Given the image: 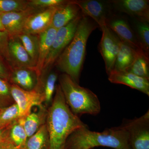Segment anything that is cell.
<instances>
[{
  "label": "cell",
  "mask_w": 149,
  "mask_h": 149,
  "mask_svg": "<svg viewBox=\"0 0 149 149\" xmlns=\"http://www.w3.org/2000/svg\"><path fill=\"white\" fill-rule=\"evenodd\" d=\"M47 110L46 125L49 137V149H65L67 140L75 130L88 127L74 114L68 105L59 84Z\"/></svg>",
  "instance_id": "6da1fadb"
},
{
  "label": "cell",
  "mask_w": 149,
  "mask_h": 149,
  "mask_svg": "<svg viewBox=\"0 0 149 149\" xmlns=\"http://www.w3.org/2000/svg\"><path fill=\"white\" fill-rule=\"evenodd\" d=\"M97 28H100L98 25L93 19L83 14L72 41L55 63L58 70L69 75L78 84L88 38Z\"/></svg>",
  "instance_id": "7a4b0ae2"
},
{
  "label": "cell",
  "mask_w": 149,
  "mask_h": 149,
  "mask_svg": "<svg viewBox=\"0 0 149 149\" xmlns=\"http://www.w3.org/2000/svg\"><path fill=\"white\" fill-rule=\"evenodd\" d=\"M99 146L130 149L128 133L121 125L101 132L91 131L88 127L80 128L68 137L65 149H93Z\"/></svg>",
  "instance_id": "3957f363"
},
{
  "label": "cell",
  "mask_w": 149,
  "mask_h": 149,
  "mask_svg": "<svg viewBox=\"0 0 149 149\" xmlns=\"http://www.w3.org/2000/svg\"><path fill=\"white\" fill-rule=\"evenodd\" d=\"M58 79L65 102L74 114L79 117L83 114L100 113V102L95 93L81 87L65 73L60 74Z\"/></svg>",
  "instance_id": "277c9868"
},
{
  "label": "cell",
  "mask_w": 149,
  "mask_h": 149,
  "mask_svg": "<svg viewBox=\"0 0 149 149\" xmlns=\"http://www.w3.org/2000/svg\"><path fill=\"white\" fill-rule=\"evenodd\" d=\"M83 16V14L80 13L68 24L57 30L50 50L44 63L42 74L50 70L59 56L72 41Z\"/></svg>",
  "instance_id": "5b68a950"
},
{
  "label": "cell",
  "mask_w": 149,
  "mask_h": 149,
  "mask_svg": "<svg viewBox=\"0 0 149 149\" xmlns=\"http://www.w3.org/2000/svg\"><path fill=\"white\" fill-rule=\"evenodd\" d=\"M128 135L130 149H149V111L141 117L126 120L121 125Z\"/></svg>",
  "instance_id": "8992f818"
},
{
  "label": "cell",
  "mask_w": 149,
  "mask_h": 149,
  "mask_svg": "<svg viewBox=\"0 0 149 149\" xmlns=\"http://www.w3.org/2000/svg\"><path fill=\"white\" fill-rule=\"evenodd\" d=\"M10 92L15 102L18 107L19 118H24L35 106L40 107L45 102L44 95L38 89L26 91L17 85L11 84Z\"/></svg>",
  "instance_id": "52a82bcc"
},
{
  "label": "cell",
  "mask_w": 149,
  "mask_h": 149,
  "mask_svg": "<svg viewBox=\"0 0 149 149\" xmlns=\"http://www.w3.org/2000/svg\"><path fill=\"white\" fill-rule=\"evenodd\" d=\"M74 2L79 6L82 13L93 19L100 29L107 26L108 21L112 15V7L109 1L78 0Z\"/></svg>",
  "instance_id": "ba28073f"
},
{
  "label": "cell",
  "mask_w": 149,
  "mask_h": 149,
  "mask_svg": "<svg viewBox=\"0 0 149 149\" xmlns=\"http://www.w3.org/2000/svg\"><path fill=\"white\" fill-rule=\"evenodd\" d=\"M102 35L99 48L104 62L108 75L113 70L121 41L107 26L101 29Z\"/></svg>",
  "instance_id": "9c48e42d"
},
{
  "label": "cell",
  "mask_w": 149,
  "mask_h": 149,
  "mask_svg": "<svg viewBox=\"0 0 149 149\" xmlns=\"http://www.w3.org/2000/svg\"><path fill=\"white\" fill-rule=\"evenodd\" d=\"M43 9L29 7L21 11L1 13L2 23L9 37H15L22 33L27 18L32 14Z\"/></svg>",
  "instance_id": "30bf717a"
},
{
  "label": "cell",
  "mask_w": 149,
  "mask_h": 149,
  "mask_svg": "<svg viewBox=\"0 0 149 149\" xmlns=\"http://www.w3.org/2000/svg\"><path fill=\"white\" fill-rule=\"evenodd\" d=\"M107 26L117 35L121 42L136 50L143 52L133 28L125 19L112 15L107 22Z\"/></svg>",
  "instance_id": "8fae6325"
},
{
  "label": "cell",
  "mask_w": 149,
  "mask_h": 149,
  "mask_svg": "<svg viewBox=\"0 0 149 149\" xmlns=\"http://www.w3.org/2000/svg\"><path fill=\"white\" fill-rule=\"evenodd\" d=\"M112 8L130 15L133 18L149 21V1L113 0L110 1Z\"/></svg>",
  "instance_id": "7c38bea8"
},
{
  "label": "cell",
  "mask_w": 149,
  "mask_h": 149,
  "mask_svg": "<svg viewBox=\"0 0 149 149\" xmlns=\"http://www.w3.org/2000/svg\"><path fill=\"white\" fill-rule=\"evenodd\" d=\"M58 7L45 9L32 14L27 18L22 32L38 35L45 31L50 27L54 14Z\"/></svg>",
  "instance_id": "4fadbf2b"
},
{
  "label": "cell",
  "mask_w": 149,
  "mask_h": 149,
  "mask_svg": "<svg viewBox=\"0 0 149 149\" xmlns=\"http://www.w3.org/2000/svg\"><path fill=\"white\" fill-rule=\"evenodd\" d=\"M8 51L11 69L17 68L35 69L30 56L17 36L9 37Z\"/></svg>",
  "instance_id": "5bb4252c"
},
{
  "label": "cell",
  "mask_w": 149,
  "mask_h": 149,
  "mask_svg": "<svg viewBox=\"0 0 149 149\" xmlns=\"http://www.w3.org/2000/svg\"><path fill=\"white\" fill-rule=\"evenodd\" d=\"M108 80L114 84L127 85L149 96V80L137 76L126 71L112 70Z\"/></svg>",
  "instance_id": "9a60e30c"
},
{
  "label": "cell",
  "mask_w": 149,
  "mask_h": 149,
  "mask_svg": "<svg viewBox=\"0 0 149 149\" xmlns=\"http://www.w3.org/2000/svg\"><path fill=\"white\" fill-rule=\"evenodd\" d=\"M39 82V77L34 68H17L11 69L9 82L23 90H34Z\"/></svg>",
  "instance_id": "2e32d148"
},
{
  "label": "cell",
  "mask_w": 149,
  "mask_h": 149,
  "mask_svg": "<svg viewBox=\"0 0 149 149\" xmlns=\"http://www.w3.org/2000/svg\"><path fill=\"white\" fill-rule=\"evenodd\" d=\"M81 12L80 8L74 1H68L58 7L54 14L51 26L57 30L68 24Z\"/></svg>",
  "instance_id": "e0dca14e"
},
{
  "label": "cell",
  "mask_w": 149,
  "mask_h": 149,
  "mask_svg": "<svg viewBox=\"0 0 149 149\" xmlns=\"http://www.w3.org/2000/svg\"><path fill=\"white\" fill-rule=\"evenodd\" d=\"M56 31L57 29L50 26L45 31L38 35L39 49L38 59L35 70L39 80L42 75L44 63L50 50Z\"/></svg>",
  "instance_id": "ac0fdd59"
},
{
  "label": "cell",
  "mask_w": 149,
  "mask_h": 149,
  "mask_svg": "<svg viewBox=\"0 0 149 149\" xmlns=\"http://www.w3.org/2000/svg\"><path fill=\"white\" fill-rule=\"evenodd\" d=\"M143 51L136 50L121 41L113 70L126 71L132 65L139 53Z\"/></svg>",
  "instance_id": "d6986e66"
},
{
  "label": "cell",
  "mask_w": 149,
  "mask_h": 149,
  "mask_svg": "<svg viewBox=\"0 0 149 149\" xmlns=\"http://www.w3.org/2000/svg\"><path fill=\"white\" fill-rule=\"evenodd\" d=\"M39 108L38 111L31 112L27 117L21 118L28 138L34 135L46 123L47 110L43 105L39 107Z\"/></svg>",
  "instance_id": "ffe728a7"
},
{
  "label": "cell",
  "mask_w": 149,
  "mask_h": 149,
  "mask_svg": "<svg viewBox=\"0 0 149 149\" xmlns=\"http://www.w3.org/2000/svg\"><path fill=\"white\" fill-rule=\"evenodd\" d=\"M49 137L46 123L34 135L27 139L19 149H49Z\"/></svg>",
  "instance_id": "44dd1931"
},
{
  "label": "cell",
  "mask_w": 149,
  "mask_h": 149,
  "mask_svg": "<svg viewBox=\"0 0 149 149\" xmlns=\"http://www.w3.org/2000/svg\"><path fill=\"white\" fill-rule=\"evenodd\" d=\"M133 18V17H132ZM149 21L133 18V31L144 52L149 55Z\"/></svg>",
  "instance_id": "7402d4cb"
},
{
  "label": "cell",
  "mask_w": 149,
  "mask_h": 149,
  "mask_svg": "<svg viewBox=\"0 0 149 149\" xmlns=\"http://www.w3.org/2000/svg\"><path fill=\"white\" fill-rule=\"evenodd\" d=\"M58 76L56 72L50 71L45 80H40L36 87L43 93L45 97V103L47 105L49 104L52 101L53 96L55 92L56 82Z\"/></svg>",
  "instance_id": "603a6c76"
},
{
  "label": "cell",
  "mask_w": 149,
  "mask_h": 149,
  "mask_svg": "<svg viewBox=\"0 0 149 149\" xmlns=\"http://www.w3.org/2000/svg\"><path fill=\"white\" fill-rule=\"evenodd\" d=\"M30 56L36 67L38 56L39 38L38 35L22 32L17 36Z\"/></svg>",
  "instance_id": "cb8c5ba5"
},
{
  "label": "cell",
  "mask_w": 149,
  "mask_h": 149,
  "mask_svg": "<svg viewBox=\"0 0 149 149\" xmlns=\"http://www.w3.org/2000/svg\"><path fill=\"white\" fill-rule=\"evenodd\" d=\"M149 56L143 52L139 53L133 64L126 71L149 80Z\"/></svg>",
  "instance_id": "d4e9b609"
},
{
  "label": "cell",
  "mask_w": 149,
  "mask_h": 149,
  "mask_svg": "<svg viewBox=\"0 0 149 149\" xmlns=\"http://www.w3.org/2000/svg\"><path fill=\"white\" fill-rule=\"evenodd\" d=\"M9 139L18 149L24 146L28 138L22 124V119L18 120L11 125L9 131Z\"/></svg>",
  "instance_id": "484cf974"
},
{
  "label": "cell",
  "mask_w": 149,
  "mask_h": 149,
  "mask_svg": "<svg viewBox=\"0 0 149 149\" xmlns=\"http://www.w3.org/2000/svg\"><path fill=\"white\" fill-rule=\"evenodd\" d=\"M19 118L18 107L15 103L0 109V128L12 125Z\"/></svg>",
  "instance_id": "4316f807"
},
{
  "label": "cell",
  "mask_w": 149,
  "mask_h": 149,
  "mask_svg": "<svg viewBox=\"0 0 149 149\" xmlns=\"http://www.w3.org/2000/svg\"><path fill=\"white\" fill-rule=\"evenodd\" d=\"M29 7L28 1L0 0V13L21 11Z\"/></svg>",
  "instance_id": "83f0119b"
},
{
  "label": "cell",
  "mask_w": 149,
  "mask_h": 149,
  "mask_svg": "<svg viewBox=\"0 0 149 149\" xmlns=\"http://www.w3.org/2000/svg\"><path fill=\"white\" fill-rule=\"evenodd\" d=\"M10 88L8 81L0 78V109L15 103L11 94Z\"/></svg>",
  "instance_id": "f1b7e54d"
},
{
  "label": "cell",
  "mask_w": 149,
  "mask_h": 149,
  "mask_svg": "<svg viewBox=\"0 0 149 149\" xmlns=\"http://www.w3.org/2000/svg\"><path fill=\"white\" fill-rule=\"evenodd\" d=\"M68 1L65 0H29V7L38 9H45L50 8L56 7L64 4Z\"/></svg>",
  "instance_id": "f546056e"
},
{
  "label": "cell",
  "mask_w": 149,
  "mask_h": 149,
  "mask_svg": "<svg viewBox=\"0 0 149 149\" xmlns=\"http://www.w3.org/2000/svg\"><path fill=\"white\" fill-rule=\"evenodd\" d=\"M9 36L6 31L0 32V56L6 61L10 66V58L8 51Z\"/></svg>",
  "instance_id": "4dcf8cb0"
},
{
  "label": "cell",
  "mask_w": 149,
  "mask_h": 149,
  "mask_svg": "<svg viewBox=\"0 0 149 149\" xmlns=\"http://www.w3.org/2000/svg\"><path fill=\"white\" fill-rule=\"evenodd\" d=\"M5 61L0 56V78L7 80L9 82L11 68L8 65L6 64Z\"/></svg>",
  "instance_id": "1f68e13d"
},
{
  "label": "cell",
  "mask_w": 149,
  "mask_h": 149,
  "mask_svg": "<svg viewBox=\"0 0 149 149\" xmlns=\"http://www.w3.org/2000/svg\"><path fill=\"white\" fill-rule=\"evenodd\" d=\"M0 149H18L11 142L8 136L6 139L0 143Z\"/></svg>",
  "instance_id": "d6a6232c"
},
{
  "label": "cell",
  "mask_w": 149,
  "mask_h": 149,
  "mask_svg": "<svg viewBox=\"0 0 149 149\" xmlns=\"http://www.w3.org/2000/svg\"><path fill=\"white\" fill-rule=\"evenodd\" d=\"M11 125L6 128H0V143L8 136L9 131Z\"/></svg>",
  "instance_id": "836d02e7"
},
{
  "label": "cell",
  "mask_w": 149,
  "mask_h": 149,
  "mask_svg": "<svg viewBox=\"0 0 149 149\" xmlns=\"http://www.w3.org/2000/svg\"><path fill=\"white\" fill-rule=\"evenodd\" d=\"M1 14L0 13V32H4L5 31V29L4 28L2 23L1 18Z\"/></svg>",
  "instance_id": "e575fe53"
},
{
  "label": "cell",
  "mask_w": 149,
  "mask_h": 149,
  "mask_svg": "<svg viewBox=\"0 0 149 149\" xmlns=\"http://www.w3.org/2000/svg\"></svg>",
  "instance_id": "d590c367"
}]
</instances>
